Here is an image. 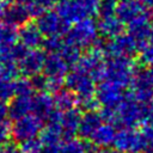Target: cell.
I'll return each instance as SVG.
<instances>
[{
	"instance_id": "cell-49",
	"label": "cell",
	"mask_w": 153,
	"mask_h": 153,
	"mask_svg": "<svg viewBox=\"0 0 153 153\" xmlns=\"http://www.w3.org/2000/svg\"><path fill=\"white\" fill-rule=\"evenodd\" d=\"M1 143H2V142H1V141H0V145H1Z\"/></svg>"
},
{
	"instance_id": "cell-13",
	"label": "cell",
	"mask_w": 153,
	"mask_h": 153,
	"mask_svg": "<svg viewBox=\"0 0 153 153\" xmlns=\"http://www.w3.org/2000/svg\"><path fill=\"white\" fill-rule=\"evenodd\" d=\"M152 19H153V10L146 8L143 13L134 18L128 23V33L136 41L139 47L148 41L151 36V27H152Z\"/></svg>"
},
{
	"instance_id": "cell-30",
	"label": "cell",
	"mask_w": 153,
	"mask_h": 153,
	"mask_svg": "<svg viewBox=\"0 0 153 153\" xmlns=\"http://www.w3.org/2000/svg\"><path fill=\"white\" fill-rule=\"evenodd\" d=\"M18 41V29L5 24L0 23V44H13Z\"/></svg>"
},
{
	"instance_id": "cell-36",
	"label": "cell",
	"mask_w": 153,
	"mask_h": 153,
	"mask_svg": "<svg viewBox=\"0 0 153 153\" xmlns=\"http://www.w3.org/2000/svg\"><path fill=\"white\" fill-rule=\"evenodd\" d=\"M141 134L145 141V149L142 153H153V126L143 124Z\"/></svg>"
},
{
	"instance_id": "cell-31",
	"label": "cell",
	"mask_w": 153,
	"mask_h": 153,
	"mask_svg": "<svg viewBox=\"0 0 153 153\" xmlns=\"http://www.w3.org/2000/svg\"><path fill=\"white\" fill-rule=\"evenodd\" d=\"M63 39L61 36H45L43 37L41 47L43 48V51L49 54V53H59L61 47L63 45Z\"/></svg>"
},
{
	"instance_id": "cell-25",
	"label": "cell",
	"mask_w": 153,
	"mask_h": 153,
	"mask_svg": "<svg viewBox=\"0 0 153 153\" xmlns=\"http://www.w3.org/2000/svg\"><path fill=\"white\" fill-rule=\"evenodd\" d=\"M53 99H54L55 109H57L60 111H66V110H69V109L78 106L76 94L67 87L66 88L62 87V88L57 90L56 92H54Z\"/></svg>"
},
{
	"instance_id": "cell-17",
	"label": "cell",
	"mask_w": 153,
	"mask_h": 153,
	"mask_svg": "<svg viewBox=\"0 0 153 153\" xmlns=\"http://www.w3.org/2000/svg\"><path fill=\"white\" fill-rule=\"evenodd\" d=\"M81 117V111L78 108H73L66 111H61V134L62 140H68L78 134L79 122Z\"/></svg>"
},
{
	"instance_id": "cell-35",
	"label": "cell",
	"mask_w": 153,
	"mask_h": 153,
	"mask_svg": "<svg viewBox=\"0 0 153 153\" xmlns=\"http://www.w3.org/2000/svg\"><path fill=\"white\" fill-rule=\"evenodd\" d=\"M13 96H14V80L0 79V99L7 102Z\"/></svg>"
},
{
	"instance_id": "cell-33",
	"label": "cell",
	"mask_w": 153,
	"mask_h": 153,
	"mask_svg": "<svg viewBox=\"0 0 153 153\" xmlns=\"http://www.w3.org/2000/svg\"><path fill=\"white\" fill-rule=\"evenodd\" d=\"M42 142L39 139L36 137H31V139H26L22 142H19V151L20 153H41L42 152Z\"/></svg>"
},
{
	"instance_id": "cell-14",
	"label": "cell",
	"mask_w": 153,
	"mask_h": 153,
	"mask_svg": "<svg viewBox=\"0 0 153 153\" xmlns=\"http://www.w3.org/2000/svg\"><path fill=\"white\" fill-rule=\"evenodd\" d=\"M55 6L57 14L68 24L88 17L81 0H60Z\"/></svg>"
},
{
	"instance_id": "cell-38",
	"label": "cell",
	"mask_w": 153,
	"mask_h": 153,
	"mask_svg": "<svg viewBox=\"0 0 153 153\" xmlns=\"http://www.w3.org/2000/svg\"><path fill=\"white\" fill-rule=\"evenodd\" d=\"M0 153H20V151L17 143L11 141H5L4 143L0 145Z\"/></svg>"
},
{
	"instance_id": "cell-10",
	"label": "cell",
	"mask_w": 153,
	"mask_h": 153,
	"mask_svg": "<svg viewBox=\"0 0 153 153\" xmlns=\"http://www.w3.org/2000/svg\"><path fill=\"white\" fill-rule=\"evenodd\" d=\"M36 25L43 36H63L69 29V24L56 11L50 10L44 11L36 18Z\"/></svg>"
},
{
	"instance_id": "cell-8",
	"label": "cell",
	"mask_w": 153,
	"mask_h": 153,
	"mask_svg": "<svg viewBox=\"0 0 153 153\" xmlns=\"http://www.w3.org/2000/svg\"><path fill=\"white\" fill-rule=\"evenodd\" d=\"M112 145L115 149L122 153H142L145 149V141L141 131L130 127H122L116 131Z\"/></svg>"
},
{
	"instance_id": "cell-7",
	"label": "cell",
	"mask_w": 153,
	"mask_h": 153,
	"mask_svg": "<svg viewBox=\"0 0 153 153\" xmlns=\"http://www.w3.org/2000/svg\"><path fill=\"white\" fill-rule=\"evenodd\" d=\"M100 45L105 57H115V56L133 57L139 50V44L136 43V41L129 33L124 35L123 32L112 38H108V41L102 42Z\"/></svg>"
},
{
	"instance_id": "cell-47",
	"label": "cell",
	"mask_w": 153,
	"mask_h": 153,
	"mask_svg": "<svg viewBox=\"0 0 153 153\" xmlns=\"http://www.w3.org/2000/svg\"><path fill=\"white\" fill-rule=\"evenodd\" d=\"M149 38L153 39V22H152V27H151V36H149Z\"/></svg>"
},
{
	"instance_id": "cell-45",
	"label": "cell",
	"mask_w": 153,
	"mask_h": 153,
	"mask_svg": "<svg viewBox=\"0 0 153 153\" xmlns=\"http://www.w3.org/2000/svg\"><path fill=\"white\" fill-rule=\"evenodd\" d=\"M6 6H7V1L0 0V19H1L2 14H4V11H5V7H6Z\"/></svg>"
},
{
	"instance_id": "cell-16",
	"label": "cell",
	"mask_w": 153,
	"mask_h": 153,
	"mask_svg": "<svg viewBox=\"0 0 153 153\" xmlns=\"http://www.w3.org/2000/svg\"><path fill=\"white\" fill-rule=\"evenodd\" d=\"M18 41L26 49H35L41 47L43 35L38 30L36 23L26 22L18 29Z\"/></svg>"
},
{
	"instance_id": "cell-11",
	"label": "cell",
	"mask_w": 153,
	"mask_h": 153,
	"mask_svg": "<svg viewBox=\"0 0 153 153\" xmlns=\"http://www.w3.org/2000/svg\"><path fill=\"white\" fill-rule=\"evenodd\" d=\"M96 98L103 108H116L126 96L124 87L118 84L103 79L96 86Z\"/></svg>"
},
{
	"instance_id": "cell-18",
	"label": "cell",
	"mask_w": 153,
	"mask_h": 153,
	"mask_svg": "<svg viewBox=\"0 0 153 153\" xmlns=\"http://www.w3.org/2000/svg\"><path fill=\"white\" fill-rule=\"evenodd\" d=\"M1 18L4 19L5 24L12 25L18 29L19 26H22L23 24L29 22L30 14L27 12L26 5L16 2V4H11L5 7V11H4V14Z\"/></svg>"
},
{
	"instance_id": "cell-48",
	"label": "cell",
	"mask_w": 153,
	"mask_h": 153,
	"mask_svg": "<svg viewBox=\"0 0 153 153\" xmlns=\"http://www.w3.org/2000/svg\"><path fill=\"white\" fill-rule=\"evenodd\" d=\"M120 1H126V0H120Z\"/></svg>"
},
{
	"instance_id": "cell-2",
	"label": "cell",
	"mask_w": 153,
	"mask_h": 153,
	"mask_svg": "<svg viewBox=\"0 0 153 153\" xmlns=\"http://www.w3.org/2000/svg\"><path fill=\"white\" fill-rule=\"evenodd\" d=\"M146 105L136 100L130 92L126 93L122 102L116 106V127H130L135 128L139 124H143Z\"/></svg>"
},
{
	"instance_id": "cell-12",
	"label": "cell",
	"mask_w": 153,
	"mask_h": 153,
	"mask_svg": "<svg viewBox=\"0 0 153 153\" xmlns=\"http://www.w3.org/2000/svg\"><path fill=\"white\" fill-rule=\"evenodd\" d=\"M45 53L38 48L26 49L22 57L17 61V67L22 76L31 78L36 74L42 73Z\"/></svg>"
},
{
	"instance_id": "cell-23",
	"label": "cell",
	"mask_w": 153,
	"mask_h": 153,
	"mask_svg": "<svg viewBox=\"0 0 153 153\" xmlns=\"http://www.w3.org/2000/svg\"><path fill=\"white\" fill-rule=\"evenodd\" d=\"M116 126L105 122L102 123L92 134V136L90 137V141L99 148H104V147H110L114 143L115 136H116Z\"/></svg>"
},
{
	"instance_id": "cell-34",
	"label": "cell",
	"mask_w": 153,
	"mask_h": 153,
	"mask_svg": "<svg viewBox=\"0 0 153 153\" xmlns=\"http://www.w3.org/2000/svg\"><path fill=\"white\" fill-rule=\"evenodd\" d=\"M116 7H117V0H99L97 14L99 16V18L114 16Z\"/></svg>"
},
{
	"instance_id": "cell-9",
	"label": "cell",
	"mask_w": 153,
	"mask_h": 153,
	"mask_svg": "<svg viewBox=\"0 0 153 153\" xmlns=\"http://www.w3.org/2000/svg\"><path fill=\"white\" fill-rule=\"evenodd\" d=\"M129 86L131 87V96L140 103L148 104L153 102V73L148 67L137 69Z\"/></svg>"
},
{
	"instance_id": "cell-37",
	"label": "cell",
	"mask_w": 153,
	"mask_h": 153,
	"mask_svg": "<svg viewBox=\"0 0 153 153\" xmlns=\"http://www.w3.org/2000/svg\"><path fill=\"white\" fill-rule=\"evenodd\" d=\"M84 6H85V10L88 14V17H93V16H97V12H98V5H99V0H81Z\"/></svg>"
},
{
	"instance_id": "cell-43",
	"label": "cell",
	"mask_w": 153,
	"mask_h": 153,
	"mask_svg": "<svg viewBox=\"0 0 153 153\" xmlns=\"http://www.w3.org/2000/svg\"><path fill=\"white\" fill-rule=\"evenodd\" d=\"M91 153H122L117 149H110L108 147H104V148H99V147H96Z\"/></svg>"
},
{
	"instance_id": "cell-46",
	"label": "cell",
	"mask_w": 153,
	"mask_h": 153,
	"mask_svg": "<svg viewBox=\"0 0 153 153\" xmlns=\"http://www.w3.org/2000/svg\"><path fill=\"white\" fill-rule=\"evenodd\" d=\"M17 2H20V4H24V5H26V4H29L31 0H16Z\"/></svg>"
},
{
	"instance_id": "cell-41",
	"label": "cell",
	"mask_w": 153,
	"mask_h": 153,
	"mask_svg": "<svg viewBox=\"0 0 153 153\" xmlns=\"http://www.w3.org/2000/svg\"><path fill=\"white\" fill-rule=\"evenodd\" d=\"M41 153H60V145H44Z\"/></svg>"
},
{
	"instance_id": "cell-42",
	"label": "cell",
	"mask_w": 153,
	"mask_h": 153,
	"mask_svg": "<svg viewBox=\"0 0 153 153\" xmlns=\"http://www.w3.org/2000/svg\"><path fill=\"white\" fill-rule=\"evenodd\" d=\"M7 117V104L6 102L0 99V121L6 120Z\"/></svg>"
},
{
	"instance_id": "cell-21",
	"label": "cell",
	"mask_w": 153,
	"mask_h": 153,
	"mask_svg": "<svg viewBox=\"0 0 153 153\" xmlns=\"http://www.w3.org/2000/svg\"><path fill=\"white\" fill-rule=\"evenodd\" d=\"M146 11V7L139 0H126L117 4L115 16L123 23L128 24L130 20Z\"/></svg>"
},
{
	"instance_id": "cell-40",
	"label": "cell",
	"mask_w": 153,
	"mask_h": 153,
	"mask_svg": "<svg viewBox=\"0 0 153 153\" xmlns=\"http://www.w3.org/2000/svg\"><path fill=\"white\" fill-rule=\"evenodd\" d=\"M143 124L153 126V103L152 102L146 105V112H145Z\"/></svg>"
},
{
	"instance_id": "cell-44",
	"label": "cell",
	"mask_w": 153,
	"mask_h": 153,
	"mask_svg": "<svg viewBox=\"0 0 153 153\" xmlns=\"http://www.w3.org/2000/svg\"><path fill=\"white\" fill-rule=\"evenodd\" d=\"M146 8H151L153 10V0H139Z\"/></svg>"
},
{
	"instance_id": "cell-20",
	"label": "cell",
	"mask_w": 153,
	"mask_h": 153,
	"mask_svg": "<svg viewBox=\"0 0 153 153\" xmlns=\"http://www.w3.org/2000/svg\"><path fill=\"white\" fill-rule=\"evenodd\" d=\"M103 123V118L97 110H90L85 111L79 122V128H78V134L80 135L81 139L84 140H90L94 130Z\"/></svg>"
},
{
	"instance_id": "cell-22",
	"label": "cell",
	"mask_w": 153,
	"mask_h": 153,
	"mask_svg": "<svg viewBox=\"0 0 153 153\" xmlns=\"http://www.w3.org/2000/svg\"><path fill=\"white\" fill-rule=\"evenodd\" d=\"M32 109V96L14 94L7 105V116L13 121L29 112Z\"/></svg>"
},
{
	"instance_id": "cell-29",
	"label": "cell",
	"mask_w": 153,
	"mask_h": 153,
	"mask_svg": "<svg viewBox=\"0 0 153 153\" xmlns=\"http://www.w3.org/2000/svg\"><path fill=\"white\" fill-rule=\"evenodd\" d=\"M137 63L139 66L148 67L153 65V39L148 38L143 44L139 47L137 50Z\"/></svg>"
},
{
	"instance_id": "cell-24",
	"label": "cell",
	"mask_w": 153,
	"mask_h": 153,
	"mask_svg": "<svg viewBox=\"0 0 153 153\" xmlns=\"http://www.w3.org/2000/svg\"><path fill=\"white\" fill-rule=\"evenodd\" d=\"M97 27H98V32L100 36L105 38H112L123 32L124 24L114 14V16L100 18L97 24Z\"/></svg>"
},
{
	"instance_id": "cell-1",
	"label": "cell",
	"mask_w": 153,
	"mask_h": 153,
	"mask_svg": "<svg viewBox=\"0 0 153 153\" xmlns=\"http://www.w3.org/2000/svg\"><path fill=\"white\" fill-rule=\"evenodd\" d=\"M139 63L128 56H115L105 60V76L104 79L114 81L122 87H128L136 71Z\"/></svg>"
},
{
	"instance_id": "cell-5",
	"label": "cell",
	"mask_w": 153,
	"mask_h": 153,
	"mask_svg": "<svg viewBox=\"0 0 153 153\" xmlns=\"http://www.w3.org/2000/svg\"><path fill=\"white\" fill-rule=\"evenodd\" d=\"M43 127L44 120L33 112H29L19 118L13 120V123L11 124V137L14 142L19 143L26 139L38 136Z\"/></svg>"
},
{
	"instance_id": "cell-32",
	"label": "cell",
	"mask_w": 153,
	"mask_h": 153,
	"mask_svg": "<svg viewBox=\"0 0 153 153\" xmlns=\"http://www.w3.org/2000/svg\"><path fill=\"white\" fill-rule=\"evenodd\" d=\"M33 93H35V88L30 78L23 76V78H17L14 80V94L32 96Z\"/></svg>"
},
{
	"instance_id": "cell-28",
	"label": "cell",
	"mask_w": 153,
	"mask_h": 153,
	"mask_svg": "<svg viewBox=\"0 0 153 153\" xmlns=\"http://www.w3.org/2000/svg\"><path fill=\"white\" fill-rule=\"evenodd\" d=\"M59 54L61 55V57L66 61V63H67L69 67H73V66L78 62V60L80 59L81 49H80L78 45H75V44H73V43L66 41V42L63 43V45L61 47Z\"/></svg>"
},
{
	"instance_id": "cell-3",
	"label": "cell",
	"mask_w": 153,
	"mask_h": 153,
	"mask_svg": "<svg viewBox=\"0 0 153 153\" xmlns=\"http://www.w3.org/2000/svg\"><path fill=\"white\" fill-rule=\"evenodd\" d=\"M98 27L97 23L91 17L80 19L68 29L66 33V41L78 45L80 49H87L98 41Z\"/></svg>"
},
{
	"instance_id": "cell-39",
	"label": "cell",
	"mask_w": 153,
	"mask_h": 153,
	"mask_svg": "<svg viewBox=\"0 0 153 153\" xmlns=\"http://www.w3.org/2000/svg\"><path fill=\"white\" fill-rule=\"evenodd\" d=\"M31 1L33 4H36L38 7H41L43 11H47V10L55 7V5L59 0H31Z\"/></svg>"
},
{
	"instance_id": "cell-19",
	"label": "cell",
	"mask_w": 153,
	"mask_h": 153,
	"mask_svg": "<svg viewBox=\"0 0 153 153\" xmlns=\"http://www.w3.org/2000/svg\"><path fill=\"white\" fill-rule=\"evenodd\" d=\"M55 110L53 96L47 91H38L36 94H32V109L31 112L39 116L42 120H47L48 116Z\"/></svg>"
},
{
	"instance_id": "cell-15",
	"label": "cell",
	"mask_w": 153,
	"mask_h": 153,
	"mask_svg": "<svg viewBox=\"0 0 153 153\" xmlns=\"http://www.w3.org/2000/svg\"><path fill=\"white\" fill-rule=\"evenodd\" d=\"M68 71L69 66L66 63V61L61 57L59 53H49L45 55L42 74H44L47 78L65 79Z\"/></svg>"
},
{
	"instance_id": "cell-4",
	"label": "cell",
	"mask_w": 153,
	"mask_h": 153,
	"mask_svg": "<svg viewBox=\"0 0 153 153\" xmlns=\"http://www.w3.org/2000/svg\"><path fill=\"white\" fill-rule=\"evenodd\" d=\"M100 43L98 39L92 47L87 48V51L81 54L78 62L73 66L88 73L96 82L103 80L105 76V55Z\"/></svg>"
},
{
	"instance_id": "cell-26",
	"label": "cell",
	"mask_w": 153,
	"mask_h": 153,
	"mask_svg": "<svg viewBox=\"0 0 153 153\" xmlns=\"http://www.w3.org/2000/svg\"><path fill=\"white\" fill-rule=\"evenodd\" d=\"M25 50L26 48L17 42L13 44H0V65L17 63Z\"/></svg>"
},
{
	"instance_id": "cell-6",
	"label": "cell",
	"mask_w": 153,
	"mask_h": 153,
	"mask_svg": "<svg viewBox=\"0 0 153 153\" xmlns=\"http://www.w3.org/2000/svg\"><path fill=\"white\" fill-rule=\"evenodd\" d=\"M65 85L76 94L78 102L96 94V81L88 73L78 67H73L71 72L68 71L65 76Z\"/></svg>"
},
{
	"instance_id": "cell-27",
	"label": "cell",
	"mask_w": 153,
	"mask_h": 153,
	"mask_svg": "<svg viewBox=\"0 0 153 153\" xmlns=\"http://www.w3.org/2000/svg\"><path fill=\"white\" fill-rule=\"evenodd\" d=\"M96 146L90 141L86 142L84 139H68L63 143H60V153H91Z\"/></svg>"
}]
</instances>
